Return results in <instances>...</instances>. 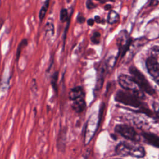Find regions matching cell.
<instances>
[{
	"mask_svg": "<svg viewBox=\"0 0 159 159\" xmlns=\"http://www.w3.org/2000/svg\"><path fill=\"white\" fill-rule=\"evenodd\" d=\"M117 91L115 96V100L125 105L139 108L140 112H142L148 116H152V112L144 105L142 101V99H140L134 93L129 91Z\"/></svg>",
	"mask_w": 159,
	"mask_h": 159,
	"instance_id": "1",
	"label": "cell"
},
{
	"mask_svg": "<svg viewBox=\"0 0 159 159\" xmlns=\"http://www.w3.org/2000/svg\"><path fill=\"white\" fill-rule=\"evenodd\" d=\"M129 71L132 78L143 91L152 96L156 94L155 89L151 86L145 76L136 67L133 66L130 67Z\"/></svg>",
	"mask_w": 159,
	"mask_h": 159,
	"instance_id": "2",
	"label": "cell"
},
{
	"mask_svg": "<svg viewBox=\"0 0 159 159\" xmlns=\"http://www.w3.org/2000/svg\"><path fill=\"white\" fill-rule=\"evenodd\" d=\"M118 81L120 86L125 90L129 91L134 93L142 99L145 98L143 91L137 85L132 76L121 74L118 77Z\"/></svg>",
	"mask_w": 159,
	"mask_h": 159,
	"instance_id": "3",
	"label": "cell"
},
{
	"mask_svg": "<svg viewBox=\"0 0 159 159\" xmlns=\"http://www.w3.org/2000/svg\"><path fill=\"white\" fill-rule=\"evenodd\" d=\"M99 119H97V116L94 114H92L88 119L84 132V145H88L89 142L91 140L93 136L95 134L96 131L99 125Z\"/></svg>",
	"mask_w": 159,
	"mask_h": 159,
	"instance_id": "4",
	"label": "cell"
},
{
	"mask_svg": "<svg viewBox=\"0 0 159 159\" xmlns=\"http://www.w3.org/2000/svg\"><path fill=\"white\" fill-rule=\"evenodd\" d=\"M132 43V39L125 30L120 32L117 37V45L119 47V55L122 57L129 50Z\"/></svg>",
	"mask_w": 159,
	"mask_h": 159,
	"instance_id": "5",
	"label": "cell"
},
{
	"mask_svg": "<svg viewBox=\"0 0 159 159\" xmlns=\"http://www.w3.org/2000/svg\"><path fill=\"white\" fill-rule=\"evenodd\" d=\"M115 131L126 139L138 142L140 140V137L135 129L130 125L126 124H119L115 127Z\"/></svg>",
	"mask_w": 159,
	"mask_h": 159,
	"instance_id": "6",
	"label": "cell"
},
{
	"mask_svg": "<svg viewBox=\"0 0 159 159\" xmlns=\"http://www.w3.org/2000/svg\"><path fill=\"white\" fill-rule=\"evenodd\" d=\"M146 66L150 75L159 86V63L150 56L146 60Z\"/></svg>",
	"mask_w": 159,
	"mask_h": 159,
	"instance_id": "7",
	"label": "cell"
},
{
	"mask_svg": "<svg viewBox=\"0 0 159 159\" xmlns=\"http://www.w3.org/2000/svg\"><path fill=\"white\" fill-rule=\"evenodd\" d=\"M137 145H133L129 143L122 142L119 143L116 148V153L120 156H134Z\"/></svg>",
	"mask_w": 159,
	"mask_h": 159,
	"instance_id": "8",
	"label": "cell"
},
{
	"mask_svg": "<svg viewBox=\"0 0 159 159\" xmlns=\"http://www.w3.org/2000/svg\"><path fill=\"white\" fill-rule=\"evenodd\" d=\"M108 71H109V70H108L106 62L105 61L101 65L98 71L97 81H96V83L94 88L95 94L98 93L99 91H100L101 88L102 87L105 76L106 74L108 73Z\"/></svg>",
	"mask_w": 159,
	"mask_h": 159,
	"instance_id": "9",
	"label": "cell"
},
{
	"mask_svg": "<svg viewBox=\"0 0 159 159\" xmlns=\"http://www.w3.org/2000/svg\"><path fill=\"white\" fill-rule=\"evenodd\" d=\"M84 91L81 86H76L71 88L68 93V98L70 100L74 101L80 98H84Z\"/></svg>",
	"mask_w": 159,
	"mask_h": 159,
	"instance_id": "10",
	"label": "cell"
},
{
	"mask_svg": "<svg viewBox=\"0 0 159 159\" xmlns=\"http://www.w3.org/2000/svg\"><path fill=\"white\" fill-rule=\"evenodd\" d=\"M142 135L148 143L159 148V136L151 132H144Z\"/></svg>",
	"mask_w": 159,
	"mask_h": 159,
	"instance_id": "11",
	"label": "cell"
},
{
	"mask_svg": "<svg viewBox=\"0 0 159 159\" xmlns=\"http://www.w3.org/2000/svg\"><path fill=\"white\" fill-rule=\"evenodd\" d=\"M86 104L84 98H80L76 100L73 101V104H71L72 109L76 113H81L86 108Z\"/></svg>",
	"mask_w": 159,
	"mask_h": 159,
	"instance_id": "12",
	"label": "cell"
},
{
	"mask_svg": "<svg viewBox=\"0 0 159 159\" xmlns=\"http://www.w3.org/2000/svg\"><path fill=\"white\" fill-rule=\"evenodd\" d=\"M66 128L61 129L58 134L57 138V147L59 150H63L65 147V142H66Z\"/></svg>",
	"mask_w": 159,
	"mask_h": 159,
	"instance_id": "13",
	"label": "cell"
},
{
	"mask_svg": "<svg viewBox=\"0 0 159 159\" xmlns=\"http://www.w3.org/2000/svg\"><path fill=\"white\" fill-rule=\"evenodd\" d=\"M107 20L109 24H114L119 20V16L116 11L111 10L108 13Z\"/></svg>",
	"mask_w": 159,
	"mask_h": 159,
	"instance_id": "14",
	"label": "cell"
},
{
	"mask_svg": "<svg viewBox=\"0 0 159 159\" xmlns=\"http://www.w3.org/2000/svg\"><path fill=\"white\" fill-rule=\"evenodd\" d=\"M49 2H50L49 0H45V2L43 3V6H42V7L39 11V19L40 21L43 20V19H44V17L46 15L47 11L48 10V8L49 6Z\"/></svg>",
	"mask_w": 159,
	"mask_h": 159,
	"instance_id": "15",
	"label": "cell"
},
{
	"mask_svg": "<svg viewBox=\"0 0 159 159\" xmlns=\"http://www.w3.org/2000/svg\"><path fill=\"white\" fill-rule=\"evenodd\" d=\"M27 43H28L27 39H24L21 40V42L18 45V47H17V52H16L17 61L19 60V57L20 55V53H21V52H22V49H24L27 45Z\"/></svg>",
	"mask_w": 159,
	"mask_h": 159,
	"instance_id": "16",
	"label": "cell"
},
{
	"mask_svg": "<svg viewBox=\"0 0 159 159\" xmlns=\"http://www.w3.org/2000/svg\"><path fill=\"white\" fill-rule=\"evenodd\" d=\"M58 71H55L52 76V79H51V84L53 89L57 91V81H58Z\"/></svg>",
	"mask_w": 159,
	"mask_h": 159,
	"instance_id": "17",
	"label": "cell"
},
{
	"mask_svg": "<svg viewBox=\"0 0 159 159\" xmlns=\"http://www.w3.org/2000/svg\"><path fill=\"white\" fill-rule=\"evenodd\" d=\"M69 17L68 14V11L65 8H62L60 12V20L61 22H65L68 20Z\"/></svg>",
	"mask_w": 159,
	"mask_h": 159,
	"instance_id": "18",
	"label": "cell"
},
{
	"mask_svg": "<svg viewBox=\"0 0 159 159\" xmlns=\"http://www.w3.org/2000/svg\"><path fill=\"white\" fill-rule=\"evenodd\" d=\"M151 57L159 63V46H154L151 48Z\"/></svg>",
	"mask_w": 159,
	"mask_h": 159,
	"instance_id": "19",
	"label": "cell"
},
{
	"mask_svg": "<svg viewBox=\"0 0 159 159\" xmlns=\"http://www.w3.org/2000/svg\"><path fill=\"white\" fill-rule=\"evenodd\" d=\"M100 39L101 34L98 31L94 32L91 37V40L94 44H98L100 42Z\"/></svg>",
	"mask_w": 159,
	"mask_h": 159,
	"instance_id": "20",
	"label": "cell"
},
{
	"mask_svg": "<svg viewBox=\"0 0 159 159\" xmlns=\"http://www.w3.org/2000/svg\"><path fill=\"white\" fill-rule=\"evenodd\" d=\"M45 32L46 33H49L50 32H51L52 35H53L54 34V25L52 22H47L45 25Z\"/></svg>",
	"mask_w": 159,
	"mask_h": 159,
	"instance_id": "21",
	"label": "cell"
},
{
	"mask_svg": "<svg viewBox=\"0 0 159 159\" xmlns=\"http://www.w3.org/2000/svg\"><path fill=\"white\" fill-rule=\"evenodd\" d=\"M153 107L154 109V112L156 117L159 120V101H155L153 104Z\"/></svg>",
	"mask_w": 159,
	"mask_h": 159,
	"instance_id": "22",
	"label": "cell"
},
{
	"mask_svg": "<svg viewBox=\"0 0 159 159\" xmlns=\"http://www.w3.org/2000/svg\"><path fill=\"white\" fill-rule=\"evenodd\" d=\"M86 6L88 9L91 10V9H93L96 8L97 7V5L95 4L92 1V0H87L86 2Z\"/></svg>",
	"mask_w": 159,
	"mask_h": 159,
	"instance_id": "23",
	"label": "cell"
},
{
	"mask_svg": "<svg viewBox=\"0 0 159 159\" xmlns=\"http://www.w3.org/2000/svg\"><path fill=\"white\" fill-rule=\"evenodd\" d=\"M76 20H77V22L79 23V24H83L85 22L86 20V19L85 17L83 16V14H81L80 12L78 13V16H77V17H76Z\"/></svg>",
	"mask_w": 159,
	"mask_h": 159,
	"instance_id": "24",
	"label": "cell"
},
{
	"mask_svg": "<svg viewBox=\"0 0 159 159\" xmlns=\"http://www.w3.org/2000/svg\"><path fill=\"white\" fill-rule=\"evenodd\" d=\"M94 21L96 22H97V23H98V24H99V23H104L105 21H104V19H102L99 16H96L95 17H94Z\"/></svg>",
	"mask_w": 159,
	"mask_h": 159,
	"instance_id": "25",
	"label": "cell"
},
{
	"mask_svg": "<svg viewBox=\"0 0 159 159\" xmlns=\"http://www.w3.org/2000/svg\"><path fill=\"white\" fill-rule=\"evenodd\" d=\"M159 1L158 0H151L149 4L150 6H156L158 4Z\"/></svg>",
	"mask_w": 159,
	"mask_h": 159,
	"instance_id": "26",
	"label": "cell"
},
{
	"mask_svg": "<svg viewBox=\"0 0 159 159\" xmlns=\"http://www.w3.org/2000/svg\"><path fill=\"white\" fill-rule=\"evenodd\" d=\"M94 19H92V18H90V19H88V20H87V24H88V25H89V26H93V25H94Z\"/></svg>",
	"mask_w": 159,
	"mask_h": 159,
	"instance_id": "27",
	"label": "cell"
},
{
	"mask_svg": "<svg viewBox=\"0 0 159 159\" xmlns=\"http://www.w3.org/2000/svg\"><path fill=\"white\" fill-rule=\"evenodd\" d=\"M104 9L106 11H111V9H112V6L111 4H107L104 6Z\"/></svg>",
	"mask_w": 159,
	"mask_h": 159,
	"instance_id": "28",
	"label": "cell"
},
{
	"mask_svg": "<svg viewBox=\"0 0 159 159\" xmlns=\"http://www.w3.org/2000/svg\"><path fill=\"white\" fill-rule=\"evenodd\" d=\"M3 24H4V20L2 19H0V30H1Z\"/></svg>",
	"mask_w": 159,
	"mask_h": 159,
	"instance_id": "29",
	"label": "cell"
},
{
	"mask_svg": "<svg viewBox=\"0 0 159 159\" xmlns=\"http://www.w3.org/2000/svg\"><path fill=\"white\" fill-rule=\"evenodd\" d=\"M95 1H101V0H95Z\"/></svg>",
	"mask_w": 159,
	"mask_h": 159,
	"instance_id": "30",
	"label": "cell"
},
{
	"mask_svg": "<svg viewBox=\"0 0 159 159\" xmlns=\"http://www.w3.org/2000/svg\"><path fill=\"white\" fill-rule=\"evenodd\" d=\"M110 1H116V0H110Z\"/></svg>",
	"mask_w": 159,
	"mask_h": 159,
	"instance_id": "31",
	"label": "cell"
},
{
	"mask_svg": "<svg viewBox=\"0 0 159 159\" xmlns=\"http://www.w3.org/2000/svg\"><path fill=\"white\" fill-rule=\"evenodd\" d=\"M49 1H50V0H49Z\"/></svg>",
	"mask_w": 159,
	"mask_h": 159,
	"instance_id": "32",
	"label": "cell"
}]
</instances>
